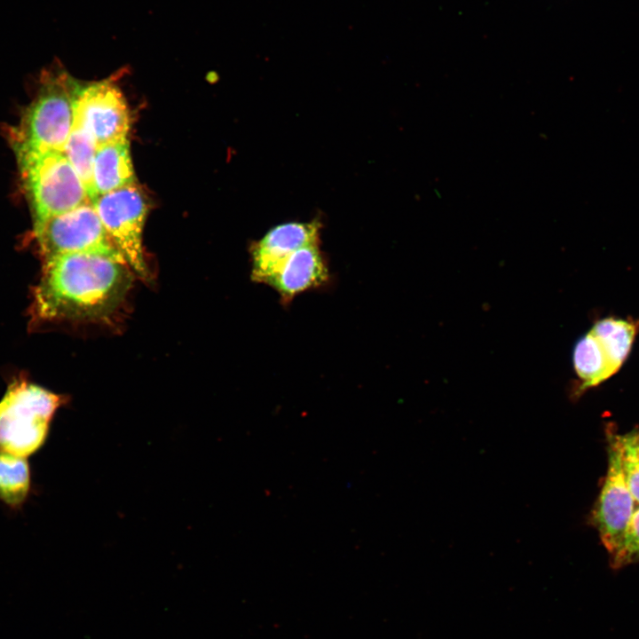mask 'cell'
Segmentation results:
<instances>
[{
	"instance_id": "52a82bcc",
	"label": "cell",
	"mask_w": 639,
	"mask_h": 639,
	"mask_svg": "<svg viewBox=\"0 0 639 639\" xmlns=\"http://www.w3.org/2000/svg\"><path fill=\"white\" fill-rule=\"evenodd\" d=\"M635 500L627 485L619 434L608 433V467L591 515V522L611 555L621 547L635 512Z\"/></svg>"
},
{
	"instance_id": "ac0fdd59",
	"label": "cell",
	"mask_w": 639,
	"mask_h": 639,
	"mask_svg": "<svg viewBox=\"0 0 639 639\" xmlns=\"http://www.w3.org/2000/svg\"><path fill=\"white\" fill-rule=\"evenodd\" d=\"M623 438L628 442L635 451L639 457V431H633L627 434L622 435Z\"/></svg>"
},
{
	"instance_id": "8992f818",
	"label": "cell",
	"mask_w": 639,
	"mask_h": 639,
	"mask_svg": "<svg viewBox=\"0 0 639 639\" xmlns=\"http://www.w3.org/2000/svg\"><path fill=\"white\" fill-rule=\"evenodd\" d=\"M93 205L106 233L133 272L149 278L142 243L147 204L136 183L99 195Z\"/></svg>"
},
{
	"instance_id": "e0dca14e",
	"label": "cell",
	"mask_w": 639,
	"mask_h": 639,
	"mask_svg": "<svg viewBox=\"0 0 639 639\" xmlns=\"http://www.w3.org/2000/svg\"><path fill=\"white\" fill-rule=\"evenodd\" d=\"M622 448V466L627 485L635 501L639 504V457L622 435H619Z\"/></svg>"
},
{
	"instance_id": "7c38bea8",
	"label": "cell",
	"mask_w": 639,
	"mask_h": 639,
	"mask_svg": "<svg viewBox=\"0 0 639 639\" xmlns=\"http://www.w3.org/2000/svg\"><path fill=\"white\" fill-rule=\"evenodd\" d=\"M638 330L637 320L607 318L596 321L589 332L600 343L617 372L627 358Z\"/></svg>"
},
{
	"instance_id": "9c48e42d",
	"label": "cell",
	"mask_w": 639,
	"mask_h": 639,
	"mask_svg": "<svg viewBox=\"0 0 639 639\" xmlns=\"http://www.w3.org/2000/svg\"><path fill=\"white\" fill-rule=\"evenodd\" d=\"M320 224L288 222L270 229L251 248L254 281L266 284L282 263L297 249L319 243Z\"/></svg>"
},
{
	"instance_id": "277c9868",
	"label": "cell",
	"mask_w": 639,
	"mask_h": 639,
	"mask_svg": "<svg viewBox=\"0 0 639 639\" xmlns=\"http://www.w3.org/2000/svg\"><path fill=\"white\" fill-rule=\"evenodd\" d=\"M65 399L32 383L13 382L0 401V451L25 458L36 453Z\"/></svg>"
},
{
	"instance_id": "4fadbf2b",
	"label": "cell",
	"mask_w": 639,
	"mask_h": 639,
	"mask_svg": "<svg viewBox=\"0 0 639 639\" xmlns=\"http://www.w3.org/2000/svg\"><path fill=\"white\" fill-rule=\"evenodd\" d=\"M572 361L580 390L596 386L616 373L602 345L590 332L576 343Z\"/></svg>"
},
{
	"instance_id": "5b68a950",
	"label": "cell",
	"mask_w": 639,
	"mask_h": 639,
	"mask_svg": "<svg viewBox=\"0 0 639 639\" xmlns=\"http://www.w3.org/2000/svg\"><path fill=\"white\" fill-rule=\"evenodd\" d=\"M33 234L43 259L62 254L90 253L125 262L92 201L35 223Z\"/></svg>"
},
{
	"instance_id": "30bf717a",
	"label": "cell",
	"mask_w": 639,
	"mask_h": 639,
	"mask_svg": "<svg viewBox=\"0 0 639 639\" xmlns=\"http://www.w3.org/2000/svg\"><path fill=\"white\" fill-rule=\"evenodd\" d=\"M328 269L319 243L303 247L289 256L268 280L284 302L296 295L323 285L328 280Z\"/></svg>"
},
{
	"instance_id": "3957f363",
	"label": "cell",
	"mask_w": 639,
	"mask_h": 639,
	"mask_svg": "<svg viewBox=\"0 0 639 639\" xmlns=\"http://www.w3.org/2000/svg\"><path fill=\"white\" fill-rule=\"evenodd\" d=\"M35 223L92 201L62 151L13 146Z\"/></svg>"
},
{
	"instance_id": "ba28073f",
	"label": "cell",
	"mask_w": 639,
	"mask_h": 639,
	"mask_svg": "<svg viewBox=\"0 0 639 639\" xmlns=\"http://www.w3.org/2000/svg\"><path fill=\"white\" fill-rule=\"evenodd\" d=\"M75 117L91 134L97 146L127 138L130 127L126 99L111 80L82 85Z\"/></svg>"
},
{
	"instance_id": "5bb4252c",
	"label": "cell",
	"mask_w": 639,
	"mask_h": 639,
	"mask_svg": "<svg viewBox=\"0 0 639 639\" xmlns=\"http://www.w3.org/2000/svg\"><path fill=\"white\" fill-rule=\"evenodd\" d=\"M31 486L27 458L0 451V501L12 509L26 501Z\"/></svg>"
},
{
	"instance_id": "8fae6325",
	"label": "cell",
	"mask_w": 639,
	"mask_h": 639,
	"mask_svg": "<svg viewBox=\"0 0 639 639\" xmlns=\"http://www.w3.org/2000/svg\"><path fill=\"white\" fill-rule=\"evenodd\" d=\"M136 182L127 138L97 146L93 185L97 197Z\"/></svg>"
},
{
	"instance_id": "2e32d148",
	"label": "cell",
	"mask_w": 639,
	"mask_h": 639,
	"mask_svg": "<svg viewBox=\"0 0 639 639\" xmlns=\"http://www.w3.org/2000/svg\"><path fill=\"white\" fill-rule=\"evenodd\" d=\"M639 561V508L635 510L621 547L611 556L612 568H621Z\"/></svg>"
},
{
	"instance_id": "6da1fadb",
	"label": "cell",
	"mask_w": 639,
	"mask_h": 639,
	"mask_svg": "<svg viewBox=\"0 0 639 639\" xmlns=\"http://www.w3.org/2000/svg\"><path fill=\"white\" fill-rule=\"evenodd\" d=\"M133 272L122 261L90 253L44 259L35 290V310L44 320H99L125 298Z\"/></svg>"
},
{
	"instance_id": "9a60e30c",
	"label": "cell",
	"mask_w": 639,
	"mask_h": 639,
	"mask_svg": "<svg viewBox=\"0 0 639 639\" xmlns=\"http://www.w3.org/2000/svg\"><path fill=\"white\" fill-rule=\"evenodd\" d=\"M97 144L91 134L75 117L63 153L79 175L91 200L97 198L93 185V162Z\"/></svg>"
},
{
	"instance_id": "7a4b0ae2",
	"label": "cell",
	"mask_w": 639,
	"mask_h": 639,
	"mask_svg": "<svg viewBox=\"0 0 639 639\" xmlns=\"http://www.w3.org/2000/svg\"><path fill=\"white\" fill-rule=\"evenodd\" d=\"M38 93L20 125L10 134L14 145L36 150L63 151L75 121V101L82 85L54 65L40 77Z\"/></svg>"
}]
</instances>
